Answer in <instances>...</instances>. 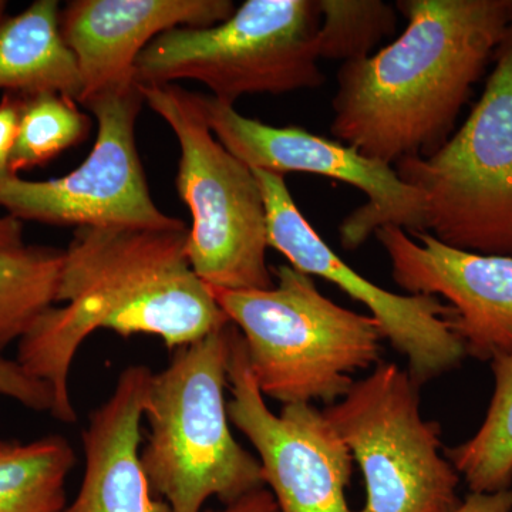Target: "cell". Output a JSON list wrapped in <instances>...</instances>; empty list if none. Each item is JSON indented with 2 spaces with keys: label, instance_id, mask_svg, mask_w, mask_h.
Wrapping results in <instances>:
<instances>
[{
  "label": "cell",
  "instance_id": "484cf974",
  "mask_svg": "<svg viewBox=\"0 0 512 512\" xmlns=\"http://www.w3.org/2000/svg\"><path fill=\"white\" fill-rule=\"evenodd\" d=\"M25 245L23 242V224L16 218H0V248H13Z\"/></svg>",
  "mask_w": 512,
  "mask_h": 512
},
{
  "label": "cell",
  "instance_id": "d6986e66",
  "mask_svg": "<svg viewBox=\"0 0 512 512\" xmlns=\"http://www.w3.org/2000/svg\"><path fill=\"white\" fill-rule=\"evenodd\" d=\"M495 389L480 430L446 451L471 493L491 494L512 485V350L491 362Z\"/></svg>",
  "mask_w": 512,
  "mask_h": 512
},
{
  "label": "cell",
  "instance_id": "4fadbf2b",
  "mask_svg": "<svg viewBox=\"0 0 512 512\" xmlns=\"http://www.w3.org/2000/svg\"><path fill=\"white\" fill-rule=\"evenodd\" d=\"M394 282L410 295L441 296L466 355L481 362L512 350V258L448 247L429 232L386 225L375 232Z\"/></svg>",
  "mask_w": 512,
  "mask_h": 512
},
{
  "label": "cell",
  "instance_id": "ba28073f",
  "mask_svg": "<svg viewBox=\"0 0 512 512\" xmlns=\"http://www.w3.org/2000/svg\"><path fill=\"white\" fill-rule=\"evenodd\" d=\"M419 384L380 363L323 412L359 464L366 504L357 512H454L460 474L440 456V426L420 414Z\"/></svg>",
  "mask_w": 512,
  "mask_h": 512
},
{
  "label": "cell",
  "instance_id": "cb8c5ba5",
  "mask_svg": "<svg viewBox=\"0 0 512 512\" xmlns=\"http://www.w3.org/2000/svg\"><path fill=\"white\" fill-rule=\"evenodd\" d=\"M454 512H512V490L500 493H471Z\"/></svg>",
  "mask_w": 512,
  "mask_h": 512
},
{
  "label": "cell",
  "instance_id": "9c48e42d",
  "mask_svg": "<svg viewBox=\"0 0 512 512\" xmlns=\"http://www.w3.org/2000/svg\"><path fill=\"white\" fill-rule=\"evenodd\" d=\"M144 99L137 82L84 101L99 130L93 150L72 173L47 181L0 177V207L19 221L57 227H187L154 204L138 156L136 124Z\"/></svg>",
  "mask_w": 512,
  "mask_h": 512
},
{
  "label": "cell",
  "instance_id": "8fae6325",
  "mask_svg": "<svg viewBox=\"0 0 512 512\" xmlns=\"http://www.w3.org/2000/svg\"><path fill=\"white\" fill-rule=\"evenodd\" d=\"M252 171L264 197L269 248L285 255L303 274L326 279L363 303L384 339L407 357L409 375L419 386L460 365L466 348L454 330L450 306L437 296L397 295L357 274L303 217L284 175Z\"/></svg>",
  "mask_w": 512,
  "mask_h": 512
},
{
  "label": "cell",
  "instance_id": "9a60e30c",
  "mask_svg": "<svg viewBox=\"0 0 512 512\" xmlns=\"http://www.w3.org/2000/svg\"><path fill=\"white\" fill-rule=\"evenodd\" d=\"M154 373L144 365L120 373L113 393L83 431L86 468L76 498L62 512H171L141 466V420Z\"/></svg>",
  "mask_w": 512,
  "mask_h": 512
},
{
  "label": "cell",
  "instance_id": "5b68a950",
  "mask_svg": "<svg viewBox=\"0 0 512 512\" xmlns=\"http://www.w3.org/2000/svg\"><path fill=\"white\" fill-rule=\"evenodd\" d=\"M140 90L180 146L175 183L192 218L187 254L195 274L227 291L274 288L265 202L252 168L212 134L197 93L177 84H140Z\"/></svg>",
  "mask_w": 512,
  "mask_h": 512
},
{
  "label": "cell",
  "instance_id": "603a6c76",
  "mask_svg": "<svg viewBox=\"0 0 512 512\" xmlns=\"http://www.w3.org/2000/svg\"><path fill=\"white\" fill-rule=\"evenodd\" d=\"M23 94L5 93L0 100V177L9 173L10 154L18 137Z\"/></svg>",
  "mask_w": 512,
  "mask_h": 512
},
{
  "label": "cell",
  "instance_id": "8992f818",
  "mask_svg": "<svg viewBox=\"0 0 512 512\" xmlns=\"http://www.w3.org/2000/svg\"><path fill=\"white\" fill-rule=\"evenodd\" d=\"M320 23L318 0H247L218 25L157 36L134 77L141 86L195 80L232 106L247 94L318 89Z\"/></svg>",
  "mask_w": 512,
  "mask_h": 512
},
{
  "label": "cell",
  "instance_id": "277c9868",
  "mask_svg": "<svg viewBox=\"0 0 512 512\" xmlns=\"http://www.w3.org/2000/svg\"><path fill=\"white\" fill-rule=\"evenodd\" d=\"M274 275L278 282L266 291L210 286L244 338L259 390L282 404L345 397L355 384L350 375L379 362V323L336 305L292 265L278 266Z\"/></svg>",
  "mask_w": 512,
  "mask_h": 512
},
{
  "label": "cell",
  "instance_id": "d4e9b609",
  "mask_svg": "<svg viewBox=\"0 0 512 512\" xmlns=\"http://www.w3.org/2000/svg\"><path fill=\"white\" fill-rule=\"evenodd\" d=\"M202 512H279L278 504L271 491L265 487L251 491L234 503L225 505L222 510H205Z\"/></svg>",
  "mask_w": 512,
  "mask_h": 512
},
{
  "label": "cell",
  "instance_id": "5bb4252c",
  "mask_svg": "<svg viewBox=\"0 0 512 512\" xmlns=\"http://www.w3.org/2000/svg\"><path fill=\"white\" fill-rule=\"evenodd\" d=\"M231 0H73L60 13L82 77L79 103L136 82L138 56L175 28H210L234 15Z\"/></svg>",
  "mask_w": 512,
  "mask_h": 512
},
{
  "label": "cell",
  "instance_id": "ac0fdd59",
  "mask_svg": "<svg viewBox=\"0 0 512 512\" xmlns=\"http://www.w3.org/2000/svg\"><path fill=\"white\" fill-rule=\"evenodd\" d=\"M63 249L0 248V353L18 342L57 303Z\"/></svg>",
  "mask_w": 512,
  "mask_h": 512
},
{
  "label": "cell",
  "instance_id": "52a82bcc",
  "mask_svg": "<svg viewBox=\"0 0 512 512\" xmlns=\"http://www.w3.org/2000/svg\"><path fill=\"white\" fill-rule=\"evenodd\" d=\"M484 92L463 126L430 157L404 158L397 175L421 192L427 232L448 247L512 258V26Z\"/></svg>",
  "mask_w": 512,
  "mask_h": 512
},
{
  "label": "cell",
  "instance_id": "4316f807",
  "mask_svg": "<svg viewBox=\"0 0 512 512\" xmlns=\"http://www.w3.org/2000/svg\"><path fill=\"white\" fill-rule=\"evenodd\" d=\"M6 8H8V3L3 2V0H0V20L5 18Z\"/></svg>",
  "mask_w": 512,
  "mask_h": 512
},
{
  "label": "cell",
  "instance_id": "30bf717a",
  "mask_svg": "<svg viewBox=\"0 0 512 512\" xmlns=\"http://www.w3.org/2000/svg\"><path fill=\"white\" fill-rule=\"evenodd\" d=\"M197 97L212 134L249 168L284 177L288 173L320 175L352 185L366 195V204L340 224L343 248H359L386 225L409 234L427 232L423 194L404 183L392 165L301 127L268 126L242 116L232 104L198 93Z\"/></svg>",
  "mask_w": 512,
  "mask_h": 512
},
{
  "label": "cell",
  "instance_id": "7c38bea8",
  "mask_svg": "<svg viewBox=\"0 0 512 512\" xmlns=\"http://www.w3.org/2000/svg\"><path fill=\"white\" fill-rule=\"evenodd\" d=\"M228 384L229 420L258 451L279 512H353L346 501L353 457L345 441L311 403L284 404L279 414L268 409L235 325Z\"/></svg>",
  "mask_w": 512,
  "mask_h": 512
},
{
  "label": "cell",
  "instance_id": "2e32d148",
  "mask_svg": "<svg viewBox=\"0 0 512 512\" xmlns=\"http://www.w3.org/2000/svg\"><path fill=\"white\" fill-rule=\"evenodd\" d=\"M60 3L36 0L0 20V90L56 92L79 103L83 92L76 57L60 29Z\"/></svg>",
  "mask_w": 512,
  "mask_h": 512
},
{
  "label": "cell",
  "instance_id": "7a4b0ae2",
  "mask_svg": "<svg viewBox=\"0 0 512 512\" xmlns=\"http://www.w3.org/2000/svg\"><path fill=\"white\" fill-rule=\"evenodd\" d=\"M399 39L342 64L330 133L363 156L396 165L430 157L512 26V0H402Z\"/></svg>",
  "mask_w": 512,
  "mask_h": 512
},
{
  "label": "cell",
  "instance_id": "7402d4cb",
  "mask_svg": "<svg viewBox=\"0 0 512 512\" xmlns=\"http://www.w3.org/2000/svg\"><path fill=\"white\" fill-rule=\"evenodd\" d=\"M0 396L9 397L33 412L55 410V393L43 380L30 375L18 360L0 356Z\"/></svg>",
  "mask_w": 512,
  "mask_h": 512
},
{
  "label": "cell",
  "instance_id": "e0dca14e",
  "mask_svg": "<svg viewBox=\"0 0 512 512\" xmlns=\"http://www.w3.org/2000/svg\"><path fill=\"white\" fill-rule=\"evenodd\" d=\"M74 464L72 444L60 434L0 439V512H62Z\"/></svg>",
  "mask_w": 512,
  "mask_h": 512
},
{
  "label": "cell",
  "instance_id": "44dd1931",
  "mask_svg": "<svg viewBox=\"0 0 512 512\" xmlns=\"http://www.w3.org/2000/svg\"><path fill=\"white\" fill-rule=\"evenodd\" d=\"M320 59H366L396 29V13L380 0H318Z\"/></svg>",
  "mask_w": 512,
  "mask_h": 512
},
{
  "label": "cell",
  "instance_id": "3957f363",
  "mask_svg": "<svg viewBox=\"0 0 512 512\" xmlns=\"http://www.w3.org/2000/svg\"><path fill=\"white\" fill-rule=\"evenodd\" d=\"M232 326L174 349L151 380L144 412L150 434L140 460L151 490L171 512H202L212 497L227 505L265 487L261 463L228 426Z\"/></svg>",
  "mask_w": 512,
  "mask_h": 512
},
{
  "label": "cell",
  "instance_id": "6da1fadb",
  "mask_svg": "<svg viewBox=\"0 0 512 512\" xmlns=\"http://www.w3.org/2000/svg\"><path fill=\"white\" fill-rule=\"evenodd\" d=\"M190 229L76 228L64 249L57 303L19 340L16 360L55 393L52 416L77 420L69 376L96 330L153 335L168 349L197 342L231 320L191 268Z\"/></svg>",
  "mask_w": 512,
  "mask_h": 512
},
{
  "label": "cell",
  "instance_id": "ffe728a7",
  "mask_svg": "<svg viewBox=\"0 0 512 512\" xmlns=\"http://www.w3.org/2000/svg\"><path fill=\"white\" fill-rule=\"evenodd\" d=\"M92 120L77 101L56 92L23 94L22 113L9 173L43 167L89 136Z\"/></svg>",
  "mask_w": 512,
  "mask_h": 512
}]
</instances>
